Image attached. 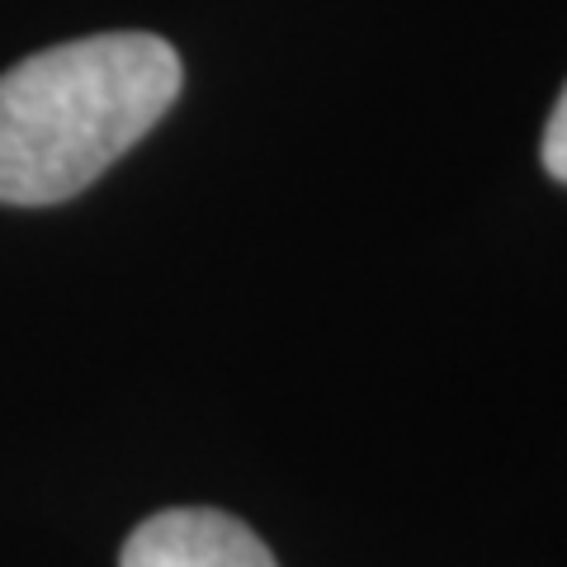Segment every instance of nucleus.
<instances>
[{
    "instance_id": "f257e3e1",
    "label": "nucleus",
    "mask_w": 567,
    "mask_h": 567,
    "mask_svg": "<svg viewBox=\"0 0 567 567\" xmlns=\"http://www.w3.org/2000/svg\"><path fill=\"white\" fill-rule=\"evenodd\" d=\"M162 33H91L0 71V204L43 208L95 185L181 95Z\"/></svg>"
},
{
    "instance_id": "f03ea898",
    "label": "nucleus",
    "mask_w": 567,
    "mask_h": 567,
    "mask_svg": "<svg viewBox=\"0 0 567 567\" xmlns=\"http://www.w3.org/2000/svg\"><path fill=\"white\" fill-rule=\"evenodd\" d=\"M118 567H279L256 529L208 506H181L142 520Z\"/></svg>"
},
{
    "instance_id": "7ed1b4c3",
    "label": "nucleus",
    "mask_w": 567,
    "mask_h": 567,
    "mask_svg": "<svg viewBox=\"0 0 567 567\" xmlns=\"http://www.w3.org/2000/svg\"><path fill=\"white\" fill-rule=\"evenodd\" d=\"M539 156H544V171L554 175L558 185H567V85H563V95L554 104V114H548V123H544Z\"/></svg>"
}]
</instances>
